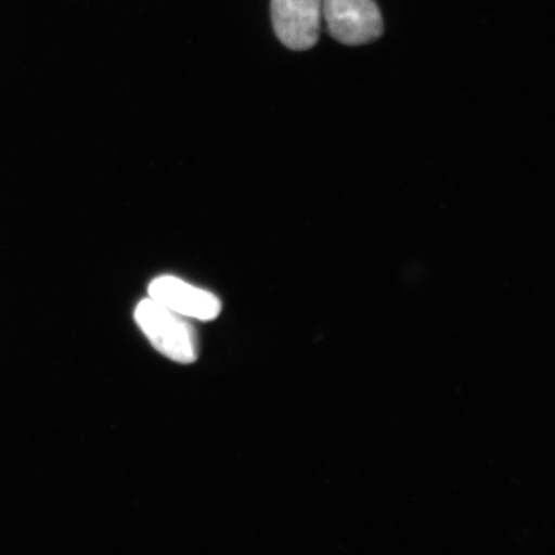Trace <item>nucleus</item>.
Instances as JSON below:
<instances>
[{
    "mask_svg": "<svg viewBox=\"0 0 555 555\" xmlns=\"http://www.w3.org/2000/svg\"><path fill=\"white\" fill-rule=\"evenodd\" d=\"M323 17L333 38L345 46H364L384 33L374 0H323Z\"/></svg>",
    "mask_w": 555,
    "mask_h": 555,
    "instance_id": "2",
    "label": "nucleus"
},
{
    "mask_svg": "<svg viewBox=\"0 0 555 555\" xmlns=\"http://www.w3.org/2000/svg\"><path fill=\"white\" fill-rule=\"evenodd\" d=\"M149 295L152 300L177 314L197 321H214L221 311L217 296L172 275L158 276L152 281Z\"/></svg>",
    "mask_w": 555,
    "mask_h": 555,
    "instance_id": "4",
    "label": "nucleus"
},
{
    "mask_svg": "<svg viewBox=\"0 0 555 555\" xmlns=\"http://www.w3.org/2000/svg\"><path fill=\"white\" fill-rule=\"evenodd\" d=\"M323 0H272V20L278 39L293 51H307L318 43Z\"/></svg>",
    "mask_w": 555,
    "mask_h": 555,
    "instance_id": "3",
    "label": "nucleus"
},
{
    "mask_svg": "<svg viewBox=\"0 0 555 555\" xmlns=\"http://www.w3.org/2000/svg\"><path fill=\"white\" fill-rule=\"evenodd\" d=\"M134 317L139 328L164 357L180 364L196 362L197 336L184 317L152 298H144L137 305Z\"/></svg>",
    "mask_w": 555,
    "mask_h": 555,
    "instance_id": "1",
    "label": "nucleus"
}]
</instances>
